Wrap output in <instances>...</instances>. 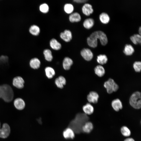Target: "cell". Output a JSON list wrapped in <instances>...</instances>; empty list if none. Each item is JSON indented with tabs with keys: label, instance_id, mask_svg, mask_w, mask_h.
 <instances>
[{
	"label": "cell",
	"instance_id": "1",
	"mask_svg": "<svg viewBox=\"0 0 141 141\" xmlns=\"http://www.w3.org/2000/svg\"><path fill=\"white\" fill-rule=\"evenodd\" d=\"M98 39L100 40L101 44L103 45H106L108 42L106 34L102 31H97L92 33L87 37V43L88 45L92 48L96 47L97 45Z\"/></svg>",
	"mask_w": 141,
	"mask_h": 141
},
{
	"label": "cell",
	"instance_id": "2",
	"mask_svg": "<svg viewBox=\"0 0 141 141\" xmlns=\"http://www.w3.org/2000/svg\"><path fill=\"white\" fill-rule=\"evenodd\" d=\"M89 119V118L87 115L85 113H78L74 119L70 122L69 127L71 128L75 133H80L82 132L83 126Z\"/></svg>",
	"mask_w": 141,
	"mask_h": 141
},
{
	"label": "cell",
	"instance_id": "3",
	"mask_svg": "<svg viewBox=\"0 0 141 141\" xmlns=\"http://www.w3.org/2000/svg\"><path fill=\"white\" fill-rule=\"evenodd\" d=\"M13 97V91L10 86L6 84L0 85V98L9 102L12 101Z\"/></svg>",
	"mask_w": 141,
	"mask_h": 141
},
{
	"label": "cell",
	"instance_id": "4",
	"mask_svg": "<svg viewBox=\"0 0 141 141\" xmlns=\"http://www.w3.org/2000/svg\"><path fill=\"white\" fill-rule=\"evenodd\" d=\"M130 105L134 108L138 109L141 107V94L140 92L136 91L131 96L129 100Z\"/></svg>",
	"mask_w": 141,
	"mask_h": 141
},
{
	"label": "cell",
	"instance_id": "5",
	"mask_svg": "<svg viewBox=\"0 0 141 141\" xmlns=\"http://www.w3.org/2000/svg\"><path fill=\"white\" fill-rule=\"evenodd\" d=\"M104 86L106 89L107 92L109 94L116 91L119 89L118 85L111 78L105 82Z\"/></svg>",
	"mask_w": 141,
	"mask_h": 141
},
{
	"label": "cell",
	"instance_id": "6",
	"mask_svg": "<svg viewBox=\"0 0 141 141\" xmlns=\"http://www.w3.org/2000/svg\"><path fill=\"white\" fill-rule=\"evenodd\" d=\"M10 132V128L9 125L6 123H4L0 129V138H7L9 136Z\"/></svg>",
	"mask_w": 141,
	"mask_h": 141
},
{
	"label": "cell",
	"instance_id": "7",
	"mask_svg": "<svg viewBox=\"0 0 141 141\" xmlns=\"http://www.w3.org/2000/svg\"><path fill=\"white\" fill-rule=\"evenodd\" d=\"M80 54L84 59L87 61H91L93 57V54L92 52L88 48L83 49L81 51Z\"/></svg>",
	"mask_w": 141,
	"mask_h": 141
},
{
	"label": "cell",
	"instance_id": "8",
	"mask_svg": "<svg viewBox=\"0 0 141 141\" xmlns=\"http://www.w3.org/2000/svg\"><path fill=\"white\" fill-rule=\"evenodd\" d=\"M87 98L89 103L96 104L98 102L99 95L96 92L91 91L87 95Z\"/></svg>",
	"mask_w": 141,
	"mask_h": 141
},
{
	"label": "cell",
	"instance_id": "9",
	"mask_svg": "<svg viewBox=\"0 0 141 141\" xmlns=\"http://www.w3.org/2000/svg\"><path fill=\"white\" fill-rule=\"evenodd\" d=\"M24 81L23 78L20 76L14 78L13 81V84L14 86L19 89L23 88L24 86Z\"/></svg>",
	"mask_w": 141,
	"mask_h": 141
},
{
	"label": "cell",
	"instance_id": "10",
	"mask_svg": "<svg viewBox=\"0 0 141 141\" xmlns=\"http://www.w3.org/2000/svg\"><path fill=\"white\" fill-rule=\"evenodd\" d=\"M60 37L61 39L66 42L70 41L72 37L71 32L68 30H66L64 32H61L60 33Z\"/></svg>",
	"mask_w": 141,
	"mask_h": 141
},
{
	"label": "cell",
	"instance_id": "11",
	"mask_svg": "<svg viewBox=\"0 0 141 141\" xmlns=\"http://www.w3.org/2000/svg\"><path fill=\"white\" fill-rule=\"evenodd\" d=\"M63 135L66 139H73L75 136V132L70 128L68 127L63 131Z\"/></svg>",
	"mask_w": 141,
	"mask_h": 141
},
{
	"label": "cell",
	"instance_id": "12",
	"mask_svg": "<svg viewBox=\"0 0 141 141\" xmlns=\"http://www.w3.org/2000/svg\"><path fill=\"white\" fill-rule=\"evenodd\" d=\"M111 105L114 110L118 111L122 108V103L121 100L118 98L113 100L111 102Z\"/></svg>",
	"mask_w": 141,
	"mask_h": 141
},
{
	"label": "cell",
	"instance_id": "13",
	"mask_svg": "<svg viewBox=\"0 0 141 141\" xmlns=\"http://www.w3.org/2000/svg\"><path fill=\"white\" fill-rule=\"evenodd\" d=\"M14 104L15 107L18 110H22L25 107V103L24 101L21 98H17L15 99Z\"/></svg>",
	"mask_w": 141,
	"mask_h": 141
},
{
	"label": "cell",
	"instance_id": "14",
	"mask_svg": "<svg viewBox=\"0 0 141 141\" xmlns=\"http://www.w3.org/2000/svg\"><path fill=\"white\" fill-rule=\"evenodd\" d=\"M82 10L83 13L87 16L90 15L93 11L92 5L88 3L85 4L83 6Z\"/></svg>",
	"mask_w": 141,
	"mask_h": 141
},
{
	"label": "cell",
	"instance_id": "15",
	"mask_svg": "<svg viewBox=\"0 0 141 141\" xmlns=\"http://www.w3.org/2000/svg\"><path fill=\"white\" fill-rule=\"evenodd\" d=\"M93 126L91 122L87 121L84 125L82 128V132L86 133H90L93 129Z\"/></svg>",
	"mask_w": 141,
	"mask_h": 141
},
{
	"label": "cell",
	"instance_id": "16",
	"mask_svg": "<svg viewBox=\"0 0 141 141\" xmlns=\"http://www.w3.org/2000/svg\"><path fill=\"white\" fill-rule=\"evenodd\" d=\"M82 108L84 113L87 115H91L94 111L93 106L89 103H87L84 105Z\"/></svg>",
	"mask_w": 141,
	"mask_h": 141
},
{
	"label": "cell",
	"instance_id": "17",
	"mask_svg": "<svg viewBox=\"0 0 141 141\" xmlns=\"http://www.w3.org/2000/svg\"><path fill=\"white\" fill-rule=\"evenodd\" d=\"M56 86L59 88L62 89L66 83V80L63 77L60 76L56 78L55 81Z\"/></svg>",
	"mask_w": 141,
	"mask_h": 141
},
{
	"label": "cell",
	"instance_id": "18",
	"mask_svg": "<svg viewBox=\"0 0 141 141\" xmlns=\"http://www.w3.org/2000/svg\"><path fill=\"white\" fill-rule=\"evenodd\" d=\"M94 71L96 74L100 77H103L105 73L104 68L101 65H99L96 66L94 69Z\"/></svg>",
	"mask_w": 141,
	"mask_h": 141
},
{
	"label": "cell",
	"instance_id": "19",
	"mask_svg": "<svg viewBox=\"0 0 141 141\" xmlns=\"http://www.w3.org/2000/svg\"><path fill=\"white\" fill-rule=\"evenodd\" d=\"M73 63V61L71 58L68 57H66L63 61L62 65L63 68L67 70L69 69Z\"/></svg>",
	"mask_w": 141,
	"mask_h": 141
},
{
	"label": "cell",
	"instance_id": "20",
	"mask_svg": "<svg viewBox=\"0 0 141 141\" xmlns=\"http://www.w3.org/2000/svg\"><path fill=\"white\" fill-rule=\"evenodd\" d=\"M50 45L52 49L55 50H59L61 48V43L55 38H52L50 40Z\"/></svg>",
	"mask_w": 141,
	"mask_h": 141
},
{
	"label": "cell",
	"instance_id": "21",
	"mask_svg": "<svg viewBox=\"0 0 141 141\" xmlns=\"http://www.w3.org/2000/svg\"><path fill=\"white\" fill-rule=\"evenodd\" d=\"M30 65L32 68L36 69L38 68L40 65V62L37 58H34L31 60Z\"/></svg>",
	"mask_w": 141,
	"mask_h": 141
},
{
	"label": "cell",
	"instance_id": "22",
	"mask_svg": "<svg viewBox=\"0 0 141 141\" xmlns=\"http://www.w3.org/2000/svg\"><path fill=\"white\" fill-rule=\"evenodd\" d=\"M69 20L71 22H78L81 20L80 14L78 12H74L71 14L69 16Z\"/></svg>",
	"mask_w": 141,
	"mask_h": 141
},
{
	"label": "cell",
	"instance_id": "23",
	"mask_svg": "<svg viewBox=\"0 0 141 141\" xmlns=\"http://www.w3.org/2000/svg\"><path fill=\"white\" fill-rule=\"evenodd\" d=\"M134 51L133 48L131 45L126 44L125 46L123 52L127 56H130L133 54Z\"/></svg>",
	"mask_w": 141,
	"mask_h": 141
},
{
	"label": "cell",
	"instance_id": "24",
	"mask_svg": "<svg viewBox=\"0 0 141 141\" xmlns=\"http://www.w3.org/2000/svg\"><path fill=\"white\" fill-rule=\"evenodd\" d=\"M94 23L93 19L91 18H89L85 20L83 23V25L85 28L89 29L93 26Z\"/></svg>",
	"mask_w": 141,
	"mask_h": 141
},
{
	"label": "cell",
	"instance_id": "25",
	"mask_svg": "<svg viewBox=\"0 0 141 141\" xmlns=\"http://www.w3.org/2000/svg\"><path fill=\"white\" fill-rule=\"evenodd\" d=\"M40 31V29L39 26L35 25H31L29 29V31L30 33L34 36L38 35Z\"/></svg>",
	"mask_w": 141,
	"mask_h": 141
},
{
	"label": "cell",
	"instance_id": "26",
	"mask_svg": "<svg viewBox=\"0 0 141 141\" xmlns=\"http://www.w3.org/2000/svg\"><path fill=\"white\" fill-rule=\"evenodd\" d=\"M45 74L49 79L52 78L55 74V72L54 69L51 67H47L45 69Z\"/></svg>",
	"mask_w": 141,
	"mask_h": 141
},
{
	"label": "cell",
	"instance_id": "27",
	"mask_svg": "<svg viewBox=\"0 0 141 141\" xmlns=\"http://www.w3.org/2000/svg\"><path fill=\"white\" fill-rule=\"evenodd\" d=\"M108 60V58L105 55L100 54L97 56V61L101 65L105 64Z\"/></svg>",
	"mask_w": 141,
	"mask_h": 141
},
{
	"label": "cell",
	"instance_id": "28",
	"mask_svg": "<svg viewBox=\"0 0 141 141\" xmlns=\"http://www.w3.org/2000/svg\"><path fill=\"white\" fill-rule=\"evenodd\" d=\"M99 18L103 24L108 23L110 20L108 15L105 13H102L99 15Z\"/></svg>",
	"mask_w": 141,
	"mask_h": 141
},
{
	"label": "cell",
	"instance_id": "29",
	"mask_svg": "<svg viewBox=\"0 0 141 141\" xmlns=\"http://www.w3.org/2000/svg\"><path fill=\"white\" fill-rule=\"evenodd\" d=\"M43 54L45 59L47 61H51L53 59L52 52L49 49H45L43 52Z\"/></svg>",
	"mask_w": 141,
	"mask_h": 141
},
{
	"label": "cell",
	"instance_id": "30",
	"mask_svg": "<svg viewBox=\"0 0 141 141\" xmlns=\"http://www.w3.org/2000/svg\"><path fill=\"white\" fill-rule=\"evenodd\" d=\"M130 39L132 42L135 44H140L141 43V36L139 34H136L131 36Z\"/></svg>",
	"mask_w": 141,
	"mask_h": 141
},
{
	"label": "cell",
	"instance_id": "31",
	"mask_svg": "<svg viewBox=\"0 0 141 141\" xmlns=\"http://www.w3.org/2000/svg\"><path fill=\"white\" fill-rule=\"evenodd\" d=\"M120 131L122 135L125 137H129L131 134L130 130L125 126H123L121 128Z\"/></svg>",
	"mask_w": 141,
	"mask_h": 141
},
{
	"label": "cell",
	"instance_id": "32",
	"mask_svg": "<svg viewBox=\"0 0 141 141\" xmlns=\"http://www.w3.org/2000/svg\"><path fill=\"white\" fill-rule=\"evenodd\" d=\"M74 9L73 5L69 3L66 4L64 6V9L65 12L67 14L72 13Z\"/></svg>",
	"mask_w": 141,
	"mask_h": 141
},
{
	"label": "cell",
	"instance_id": "33",
	"mask_svg": "<svg viewBox=\"0 0 141 141\" xmlns=\"http://www.w3.org/2000/svg\"><path fill=\"white\" fill-rule=\"evenodd\" d=\"M39 8L40 11L44 13H48L49 9V6L46 3L41 4L39 6Z\"/></svg>",
	"mask_w": 141,
	"mask_h": 141
},
{
	"label": "cell",
	"instance_id": "34",
	"mask_svg": "<svg viewBox=\"0 0 141 141\" xmlns=\"http://www.w3.org/2000/svg\"><path fill=\"white\" fill-rule=\"evenodd\" d=\"M133 67L135 71L137 72H140L141 70V62L139 61H136L133 64Z\"/></svg>",
	"mask_w": 141,
	"mask_h": 141
},
{
	"label": "cell",
	"instance_id": "35",
	"mask_svg": "<svg viewBox=\"0 0 141 141\" xmlns=\"http://www.w3.org/2000/svg\"><path fill=\"white\" fill-rule=\"evenodd\" d=\"M8 58L6 56L2 55L0 56V64L5 63L8 61Z\"/></svg>",
	"mask_w": 141,
	"mask_h": 141
},
{
	"label": "cell",
	"instance_id": "36",
	"mask_svg": "<svg viewBox=\"0 0 141 141\" xmlns=\"http://www.w3.org/2000/svg\"><path fill=\"white\" fill-rule=\"evenodd\" d=\"M73 1L78 3H82L86 2L87 0H74Z\"/></svg>",
	"mask_w": 141,
	"mask_h": 141
},
{
	"label": "cell",
	"instance_id": "37",
	"mask_svg": "<svg viewBox=\"0 0 141 141\" xmlns=\"http://www.w3.org/2000/svg\"><path fill=\"white\" fill-rule=\"evenodd\" d=\"M124 141H135V140L132 138H127L125 139Z\"/></svg>",
	"mask_w": 141,
	"mask_h": 141
},
{
	"label": "cell",
	"instance_id": "38",
	"mask_svg": "<svg viewBox=\"0 0 141 141\" xmlns=\"http://www.w3.org/2000/svg\"><path fill=\"white\" fill-rule=\"evenodd\" d=\"M138 32L139 34L140 35H141V27H140L139 29L138 30Z\"/></svg>",
	"mask_w": 141,
	"mask_h": 141
},
{
	"label": "cell",
	"instance_id": "39",
	"mask_svg": "<svg viewBox=\"0 0 141 141\" xmlns=\"http://www.w3.org/2000/svg\"><path fill=\"white\" fill-rule=\"evenodd\" d=\"M0 127H1V123H0V129H1Z\"/></svg>",
	"mask_w": 141,
	"mask_h": 141
}]
</instances>
